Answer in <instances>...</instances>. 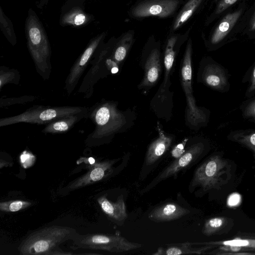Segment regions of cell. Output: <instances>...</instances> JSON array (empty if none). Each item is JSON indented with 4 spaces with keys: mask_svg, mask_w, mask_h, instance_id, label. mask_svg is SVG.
Returning <instances> with one entry per match:
<instances>
[{
    "mask_svg": "<svg viewBox=\"0 0 255 255\" xmlns=\"http://www.w3.org/2000/svg\"><path fill=\"white\" fill-rule=\"evenodd\" d=\"M31 23L28 27V45L36 71L44 79H48L52 70L50 50L44 33L39 26Z\"/></svg>",
    "mask_w": 255,
    "mask_h": 255,
    "instance_id": "5b68a950",
    "label": "cell"
},
{
    "mask_svg": "<svg viewBox=\"0 0 255 255\" xmlns=\"http://www.w3.org/2000/svg\"><path fill=\"white\" fill-rule=\"evenodd\" d=\"M203 146L200 143L193 145L187 148L181 156L175 159L163 169L148 185L142 190V192L148 191L159 182L169 177L176 176L180 171L189 167L200 155Z\"/></svg>",
    "mask_w": 255,
    "mask_h": 255,
    "instance_id": "52a82bcc",
    "label": "cell"
},
{
    "mask_svg": "<svg viewBox=\"0 0 255 255\" xmlns=\"http://www.w3.org/2000/svg\"><path fill=\"white\" fill-rule=\"evenodd\" d=\"M238 0H222L218 4L216 13L219 14L224 11L230 5L235 3Z\"/></svg>",
    "mask_w": 255,
    "mask_h": 255,
    "instance_id": "4316f807",
    "label": "cell"
},
{
    "mask_svg": "<svg viewBox=\"0 0 255 255\" xmlns=\"http://www.w3.org/2000/svg\"><path fill=\"white\" fill-rule=\"evenodd\" d=\"M101 37L93 41L86 49L71 68L65 83V89L68 94L71 93L76 87L83 72L87 67Z\"/></svg>",
    "mask_w": 255,
    "mask_h": 255,
    "instance_id": "9c48e42d",
    "label": "cell"
},
{
    "mask_svg": "<svg viewBox=\"0 0 255 255\" xmlns=\"http://www.w3.org/2000/svg\"><path fill=\"white\" fill-rule=\"evenodd\" d=\"M250 26L252 30H255V12L251 19Z\"/></svg>",
    "mask_w": 255,
    "mask_h": 255,
    "instance_id": "d6a6232c",
    "label": "cell"
},
{
    "mask_svg": "<svg viewBox=\"0 0 255 255\" xmlns=\"http://www.w3.org/2000/svg\"><path fill=\"white\" fill-rule=\"evenodd\" d=\"M202 0H189L178 14L173 25L176 30L185 22L192 15Z\"/></svg>",
    "mask_w": 255,
    "mask_h": 255,
    "instance_id": "7402d4cb",
    "label": "cell"
},
{
    "mask_svg": "<svg viewBox=\"0 0 255 255\" xmlns=\"http://www.w3.org/2000/svg\"><path fill=\"white\" fill-rule=\"evenodd\" d=\"M190 211L175 203H167L155 208L148 218L155 222L170 221L178 219L188 214Z\"/></svg>",
    "mask_w": 255,
    "mask_h": 255,
    "instance_id": "8fae6325",
    "label": "cell"
},
{
    "mask_svg": "<svg viewBox=\"0 0 255 255\" xmlns=\"http://www.w3.org/2000/svg\"><path fill=\"white\" fill-rule=\"evenodd\" d=\"M85 16L83 14H79L76 15L74 19V23L76 25H81L84 22Z\"/></svg>",
    "mask_w": 255,
    "mask_h": 255,
    "instance_id": "4dcf8cb0",
    "label": "cell"
},
{
    "mask_svg": "<svg viewBox=\"0 0 255 255\" xmlns=\"http://www.w3.org/2000/svg\"><path fill=\"white\" fill-rule=\"evenodd\" d=\"M191 40L188 41L181 68L182 86L186 96L189 114L194 123H198L205 120V117L202 111L195 104L192 88V68L191 61Z\"/></svg>",
    "mask_w": 255,
    "mask_h": 255,
    "instance_id": "8992f818",
    "label": "cell"
},
{
    "mask_svg": "<svg viewBox=\"0 0 255 255\" xmlns=\"http://www.w3.org/2000/svg\"><path fill=\"white\" fill-rule=\"evenodd\" d=\"M255 90V67H254L253 71V74L252 76L251 84L249 89V92H253Z\"/></svg>",
    "mask_w": 255,
    "mask_h": 255,
    "instance_id": "1f68e13d",
    "label": "cell"
},
{
    "mask_svg": "<svg viewBox=\"0 0 255 255\" xmlns=\"http://www.w3.org/2000/svg\"><path fill=\"white\" fill-rule=\"evenodd\" d=\"M88 117L95 126L87 139L99 141L113 134L126 123L125 118L111 102L101 103L89 110Z\"/></svg>",
    "mask_w": 255,
    "mask_h": 255,
    "instance_id": "7a4b0ae2",
    "label": "cell"
},
{
    "mask_svg": "<svg viewBox=\"0 0 255 255\" xmlns=\"http://www.w3.org/2000/svg\"><path fill=\"white\" fill-rule=\"evenodd\" d=\"M19 72L14 69H9L5 66L0 68V88L8 83L17 84L20 79Z\"/></svg>",
    "mask_w": 255,
    "mask_h": 255,
    "instance_id": "603a6c76",
    "label": "cell"
},
{
    "mask_svg": "<svg viewBox=\"0 0 255 255\" xmlns=\"http://www.w3.org/2000/svg\"><path fill=\"white\" fill-rule=\"evenodd\" d=\"M132 41V35L131 33H128L123 37L113 53V60L110 59L112 64H119L124 60Z\"/></svg>",
    "mask_w": 255,
    "mask_h": 255,
    "instance_id": "44dd1931",
    "label": "cell"
},
{
    "mask_svg": "<svg viewBox=\"0 0 255 255\" xmlns=\"http://www.w3.org/2000/svg\"><path fill=\"white\" fill-rule=\"evenodd\" d=\"M98 202L103 211L110 218L120 222H124L127 218L126 206L122 196L113 202L102 196L98 199Z\"/></svg>",
    "mask_w": 255,
    "mask_h": 255,
    "instance_id": "9a60e30c",
    "label": "cell"
},
{
    "mask_svg": "<svg viewBox=\"0 0 255 255\" xmlns=\"http://www.w3.org/2000/svg\"><path fill=\"white\" fill-rule=\"evenodd\" d=\"M177 40L176 36H172L168 40L164 57V66L165 68L164 76L162 84L161 93L165 91L167 83L169 82L171 71L175 59L174 46Z\"/></svg>",
    "mask_w": 255,
    "mask_h": 255,
    "instance_id": "ffe728a7",
    "label": "cell"
},
{
    "mask_svg": "<svg viewBox=\"0 0 255 255\" xmlns=\"http://www.w3.org/2000/svg\"><path fill=\"white\" fill-rule=\"evenodd\" d=\"M35 99L34 97L33 96H23L21 97L16 98H6L0 99V107L7 106L8 105H11L15 104H21L29 101H33Z\"/></svg>",
    "mask_w": 255,
    "mask_h": 255,
    "instance_id": "d4e9b609",
    "label": "cell"
},
{
    "mask_svg": "<svg viewBox=\"0 0 255 255\" xmlns=\"http://www.w3.org/2000/svg\"><path fill=\"white\" fill-rule=\"evenodd\" d=\"M88 110L86 107L80 106L51 107L35 105L19 115L1 118L0 127L21 123L48 124L62 118Z\"/></svg>",
    "mask_w": 255,
    "mask_h": 255,
    "instance_id": "3957f363",
    "label": "cell"
},
{
    "mask_svg": "<svg viewBox=\"0 0 255 255\" xmlns=\"http://www.w3.org/2000/svg\"><path fill=\"white\" fill-rule=\"evenodd\" d=\"M242 140L244 142L248 143L255 149V132L244 135L242 137Z\"/></svg>",
    "mask_w": 255,
    "mask_h": 255,
    "instance_id": "f1b7e54d",
    "label": "cell"
},
{
    "mask_svg": "<svg viewBox=\"0 0 255 255\" xmlns=\"http://www.w3.org/2000/svg\"><path fill=\"white\" fill-rule=\"evenodd\" d=\"M89 110L78 114L68 116L55 120L47 125L42 129L44 133H63L73 127L82 119L88 117Z\"/></svg>",
    "mask_w": 255,
    "mask_h": 255,
    "instance_id": "2e32d148",
    "label": "cell"
},
{
    "mask_svg": "<svg viewBox=\"0 0 255 255\" xmlns=\"http://www.w3.org/2000/svg\"><path fill=\"white\" fill-rule=\"evenodd\" d=\"M240 201V196L238 194H233L231 195L228 200V204L230 206L237 205Z\"/></svg>",
    "mask_w": 255,
    "mask_h": 255,
    "instance_id": "f546056e",
    "label": "cell"
},
{
    "mask_svg": "<svg viewBox=\"0 0 255 255\" xmlns=\"http://www.w3.org/2000/svg\"><path fill=\"white\" fill-rule=\"evenodd\" d=\"M31 203L23 200H11L0 203V210L3 212H14L25 209Z\"/></svg>",
    "mask_w": 255,
    "mask_h": 255,
    "instance_id": "cb8c5ba5",
    "label": "cell"
},
{
    "mask_svg": "<svg viewBox=\"0 0 255 255\" xmlns=\"http://www.w3.org/2000/svg\"><path fill=\"white\" fill-rule=\"evenodd\" d=\"M245 115L247 117L255 119V100L252 101L246 107Z\"/></svg>",
    "mask_w": 255,
    "mask_h": 255,
    "instance_id": "83f0119b",
    "label": "cell"
},
{
    "mask_svg": "<svg viewBox=\"0 0 255 255\" xmlns=\"http://www.w3.org/2000/svg\"><path fill=\"white\" fill-rule=\"evenodd\" d=\"M172 141L171 137L166 135L159 129L158 137L149 146L145 158V166L156 162L167 151Z\"/></svg>",
    "mask_w": 255,
    "mask_h": 255,
    "instance_id": "5bb4252c",
    "label": "cell"
},
{
    "mask_svg": "<svg viewBox=\"0 0 255 255\" xmlns=\"http://www.w3.org/2000/svg\"><path fill=\"white\" fill-rule=\"evenodd\" d=\"M179 4L177 0H150L134 7L132 15L136 17L157 16L165 17L172 14Z\"/></svg>",
    "mask_w": 255,
    "mask_h": 255,
    "instance_id": "ba28073f",
    "label": "cell"
},
{
    "mask_svg": "<svg viewBox=\"0 0 255 255\" xmlns=\"http://www.w3.org/2000/svg\"><path fill=\"white\" fill-rule=\"evenodd\" d=\"M139 243L128 241L119 234H79L72 240L71 248L102 250L112 253L125 252L141 248Z\"/></svg>",
    "mask_w": 255,
    "mask_h": 255,
    "instance_id": "277c9868",
    "label": "cell"
},
{
    "mask_svg": "<svg viewBox=\"0 0 255 255\" xmlns=\"http://www.w3.org/2000/svg\"><path fill=\"white\" fill-rule=\"evenodd\" d=\"M117 161L114 159L95 163L86 174L70 184L68 188L74 190L102 180L111 171L113 165Z\"/></svg>",
    "mask_w": 255,
    "mask_h": 255,
    "instance_id": "30bf717a",
    "label": "cell"
},
{
    "mask_svg": "<svg viewBox=\"0 0 255 255\" xmlns=\"http://www.w3.org/2000/svg\"><path fill=\"white\" fill-rule=\"evenodd\" d=\"M191 243L170 244L161 247L152 254L153 255H179L201 254L205 249L194 248Z\"/></svg>",
    "mask_w": 255,
    "mask_h": 255,
    "instance_id": "ac0fdd59",
    "label": "cell"
},
{
    "mask_svg": "<svg viewBox=\"0 0 255 255\" xmlns=\"http://www.w3.org/2000/svg\"><path fill=\"white\" fill-rule=\"evenodd\" d=\"M242 10L227 14L220 22L211 37V41L216 44L221 41L230 31L240 17Z\"/></svg>",
    "mask_w": 255,
    "mask_h": 255,
    "instance_id": "e0dca14e",
    "label": "cell"
},
{
    "mask_svg": "<svg viewBox=\"0 0 255 255\" xmlns=\"http://www.w3.org/2000/svg\"><path fill=\"white\" fill-rule=\"evenodd\" d=\"M160 71V53L157 49H154L146 61L143 79L139 86L143 88L154 85L159 78Z\"/></svg>",
    "mask_w": 255,
    "mask_h": 255,
    "instance_id": "4fadbf2b",
    "label": "cell"
},
{
    "mask_svg": "<svg viewBox=\"0 0 255 255\" xmlns=\"http://www.w3.org/2000/svg\"><path fill=\"white\" fill-rule=\"evenodd\" d=\"M79 234L74 228L52 226L34 231L23 240L18 250L22 255H48L61 244Z\"/></svg>",
    "mask_w": 255,
    "mask_h": 255,
    "instance_id": "6da1fadb",
    "label": "cell"
},
{
    "mask_svg": "<svg viewBox=\"0 0 255 255\" xmlns=\"http://www.w3.org/2000/svg\"><path fill=\"white\" fill-rule=\"evenodd\" d=\"M188 139H185L182 142L175 146L171 150L172 156L176 159L181 156L185 152V146Z\"/></svg>",
    "mask_w": 255,
    "mask_h": 255,
    "instance_id": "484cf974",
    "label": "cell"
},
{
    "mask_svg": "<svg viewBox=\"0 0 255 255\" xmlns=\"http://www.w3.org/2000/svg\"><path fill=\"white\" fill-rule=\"evenodd\" d=\"M203 79L207 85L216 89H221L226 83L222 70L213 64L206 67L203 73Z\"/></svg>",
    "mask_w": 255,
    "mask_h": 255,
    "instance_id": "d6986e66",
    "label": "cell"
},
{
    "mask_svg": "<svg viewBox=\"0 0 255 255\" xmlns=\"http://www.w3.org/2000/svg\"><path fill=\"white\" fill-rule=\"evenodd\" d=\"M218 160L212 158L199 167L195 171L192 184L204 187H210L215 181L219 169Z\"/></svg>",
    "mask_w": 255,
    "mask_h": 255,
    "instance_id": "7c38bea8",
    "label": "cell"
}]
</instances>
